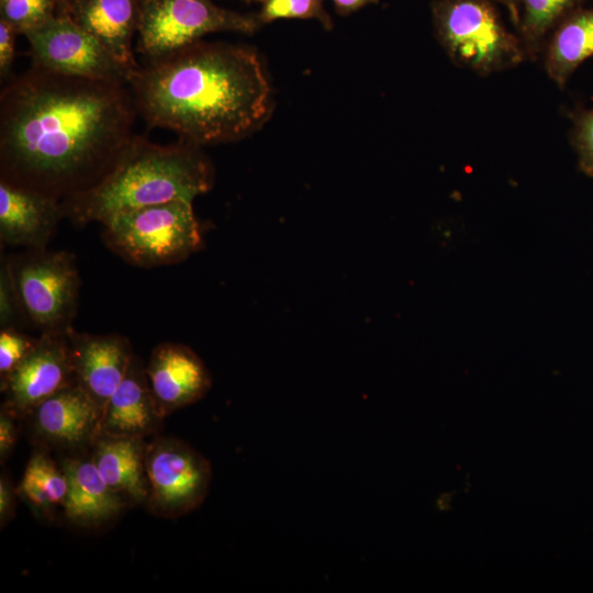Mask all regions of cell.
I'll use <instances>...</instances> for the list:
<instances>
[{
	"label": "cell",
	"instance_id": "1",
	"mask_svg": "<svg viewBox=\"0 0 593 593\" xmlns=\"http://www.w3.org/2000/svg\"><path fill=\"white\" fill-rule=\"evenodd\" d=\"M137 115L125 85L30 67L0 94V180L63 201L116 165Z\"/></svg>",
	"mask_w": 593,
	"mask_h": 593
},
{
	"label": "cell",
	"instance_id": "2",
	"mask_svg": "<svg viewBox=\"0 0 593 593\" xmlns=\"http://www.w3.org/2000/svg\"><path fill=\"white\" fill-rule=\"evenodd\" d=\"M128 86L137 115L149 127L200 147L243 139L271 111L264 65L244 45L200 40L145 61Z\"/></svg>",
	"mask_w": 593,
	"mask_h": 593
},
{
	"label": "cell",
	"instance_id": "3",
	"mask_svg": "<svg viewBox=\"0 0 593 593\" xmlns=\"http://www.w3.org/2000/svg\"><path fill=\"white\" fill-rule=\"evenodd\" d=\"M214 167L200 146L170 145L133 135L114 168L94 187L60 201L64 219L76 226L104 224L134 209L193 200L211 190Z\"/></svg>",
	"mask_w": 593,
	"mask_h": 593
},
{
	"label": "cell",
	"instance_id": "4",
	"mask_svg": "<svg viewBox=\"0 0 593 593\" xmlns=\"http://www.w3.org/2000/svg\"><path fill=\"white\" fill-rule=\"evenodd\" d=\"M102 225L104 245L125 262L142 268L182 262L204 246L201 225L188 200L126 211Z\"/></svg>",
	"mask_w": 593,
	"mask_h": 593
},
{
	"label": "cell",
	"instance_id": "5",
	"mask_svg": "<svg viewBox=\"0 0 593 593\" xmlns=\"http://www.w3.org/2000/svg\"><path fill=\"white\" fill-rule=\"evenodd\" d=\"M24 326L66 334L79 304L81 279L75 254L47 248L7 256Z\"/></svg>",
	"mask_w": 593,
	"mask_h": 593
},
{
	"label": "cell",
	"instance_id": "6",
	"mask_svg": "<svg viewBox=\"0 0 593 593\" xmlns=\"http://www.w3.org/2000/svg\"><path fill=\"white\" fill-rule=\"evenodd\" d=\"M433 18L439 43L458 66L488 75L525 57L518 38L486 0H438Z\"/></svg>",
	"mask_w": 593,
	"mask_h": 593
},
{
	"label": "cell",
	"instance_id": "7",
	"mask_svg": "<svg viewBox=\"0 0 593 593\" xmlns=\"http://www.w3.org/2000/svg\"><path fill=\"white\" fill-rule=\"evenodd\" d=\"M261 22L212 0H141L137 52L145 61L177 52L217 32L251 35Z\"/></svg>",
	"mask_w": 593,
	"mask_h": 593
},
{
	"label": "cell",
	"instance_id": "8",
	"mask_svg": "<svg viewBox=\"0 0 593 593\" xmlns=\"http://www.w3.org/2000/svg\"><path fill=\"white\" fill-rule=\"evenodd\" d=\"M145 471L146 508L164 518H177L198 508L212 479L209 460L175 437L158 436L147 443Z\"/></svg>",
	"mask_w": 593,
	"mask_h": 593
},
{
	"label": "cell",
	"instance_id": "9",
	"mask_svg": "<svg viewBox=\"0 0 593 593\" xmlns=\"http://www.w3.org/2000/svg\"><path fill=\"white\" fill-rule=\"evenodd\" d=\"M32 67L67 76L128 85L137 70L120 63L68 14L27 31Z\"/></svg>",
	"mask_w": 593,
	"mask_h": 593
},
{
	"label": "cell",
	"instance_id": "10",
	"mask_svg": "<svg viewBox=\"0 0 593 593\" xmlns=\"http://www.w3.org/2000/svg\"><path fill=\"white\" fill-rule=\"evenodd\" d=\"M76 384L68 333L40 334L33 350L0 384L5 407L23 422L43 401Z\"/></svg>",
	"mask_w": 593,
	"mask_h": 593
},
{
	"label": "cell",
	"instance_id": "11",
	"mask_svg": "<svg viewBox=\"0 0 593 593\" xmlns=\"http://www.w3.org/2000/svg\"><path fill=\"white\" fill-rule=\"evenodd\" d=\"M102 412L77 384L38 404L23 421L34 443L65 456L85 455L100 434Z\"/></svg>",
	"mask_w": 593,
	"mask_h": 593
},
{
	"label": "cell",
	"instance_id": "12",
	"mask_svg": "<svg viewBox=\"0 0 593 593\" xmlns=\"http://www.w3.org/2000/svg\"><path fill=\"white\" fill-rule=\"evenodd\" d=\"M145 371L163 417L200 401L212 385L211 374L201 358L183 344L157 345Z\"/></svg>",
	"mask_w": 593,
	"mask_h": 593
},
{
	"label": "cell",
	"instance_id": "13",
	"mask_svg": "<svg viewBox=\"0 0 593 593\" xmlns=\"http://www.w3.org/2000/svg\"><path fill=\"white\" fill-rule=\"evenodd\" d=\"M76 384L103 411L134 358L130 340L119 334L68 332Z\"/></svg>",
	"mask_w": 593,
	"mask_h": 593
},
{
	"label": "cell",
	"instance_id": "14",
	"mask_svg": "<svg viewBox=\"0 0 593 593\" xmlns=\"http://www.w3.org/2000/svg\"><path fill=\"white\" fill-rule=\"evenodd\" d=\"M61 219L60 201L0 180L1 246L47 248Z\"/></svg>",
	"mask_w": 593,
	"mask_h": 593
},
{
	"label": "cell",
	"instance_id": "15",
	"mask_svg": "<svg viewBox=\"0 0 593 593\" xmlns=\"http://www.w3.org/2000/svg\"><path fill=\"white\" fill-rule=\"evenodd\" d=\"M164 418L152 393L145 367L134 356L126 376L102 411L100 433L146 439L159 430Z\"/></svg>",
	"mask_w": 593,
	"mask_h": 593
},
{
	"label": "cell",
	"instance_id": "16",
	"mask_svg": "<svg viewBox=\"0 0 593 593\" xmlns=\"http://www.w3.org/2000/svg\"><path fill=\"white\" fill-rule=\"evenodd\" d=\"M60 466L68 479L61 508L70 523L81 527L101 526L115 518L128 504L107 484L91 457L65 456Z\"/></svg>",
	"mask_w": 593,
	"mask_h": 593
},
{
	"label": "cell",
	"instance_id": "17",
	"mask_svg": "<svg viewBox=\"0 0 593 593\" xmlns=\"http://www.w3.org/2000/svg\"><path fill=\"white\" fill-rule=\"evenodd\" d=\"M139 4L141 0H72L67 14L120 63L136 70L141 65L132 41L138 27Z\"/></svg>",
	"mask_w": 593,
	"mask_h": 593
},
{
	"label": "cell",
	"instance_id": "18",
	"mask_svg": "<svg viewBox=\"0 0 593 593\" xmlns=\"http://www.w3.org/2000/svg\"><path fill=\"white\" fill-rule=\"evenodd\" d=\"M147 443L144 438L100 433L91 448V459L99 473L127 503L145 504L147 499Z\"/></svg>",
	"mask_w": 593,
	"mask_h": 593
},
{
	"label": "cell",
	"instance_id": "19",
	"mask_svg": "<svg viewBox=\"0 0 593 593\" xmlns=\"http://www.w3.org/2000/svg\"><path fill=\"white\" fill-rule=\"evenodd\" d=\"M16 492L31 508L48 515L57 506H63L68 479L60 463L57 465L46 449L38 447L24 468Z\"/></svg>",
	"mask_w": 593,
	"mask_h": 593
},
{
	"label": "cell",
	"instance_id": "20",
	"mask_svg": "<svg viewBox=\"0 0 593 593\" xmlns=\"http://www.w3.org/2000/svg\"><path fill=\"white\" fill-rule=\"evenodd\" d=\"M593 55V12L577 14L553 34L545 59L548 75L563 85L569 75Z\"/></svg>",
	"mask_w": 593,
	"mask_h": 593
},
{
	"label": "cell",
	"instance_id": "21",
	"mask_svg": "<svg viewBox=\"0 0 593 593\" xmlns=\"http://www.w3.org/2000/svg\"><path fill=\"white\" fill-rule=\"evenodd\" d=\"M522 2L524 8L522 32L527 45L525 52L535 55L545 34L573 0H522Z\"/></svg>",
	"mask_w": 593,
	"mask_h": 593
},
{
	"label": "cell",
	"instance_id": "22",
	"mask_svg": "<svg viewBox=\"0 0 593 593\" xmlns=\"http://www.w3.org/2000/svg\"><path fill=\"white\" fill-rule=\"evenodd\" d=\"M56 11V0H0V19L23 35L47 22Z\"/></svg>",
	"mask_w": 593,
	"mask_h": 593
},
{
	"label": "cell",
	"instance_id": "23",
	"mask_svg": "<svg viewBox=\"0 0 593 593\" xmlns=\"http://www.w3.org/2000/svg\"><path fill=\"white\" fill-rule=\"evenodd\" d=\"M257 15L261 24L278 19H315L325 30L333 29V20L323 0H265Z\"/></svg>",
	"mask_w": 593,
	"mask_h": 593
},
{
	"label": "cell",
	"instance_id": "24",
	"mask_svg": "<svg viewBox=\"0 0 593 593\" xmlns=\"http://www.w3.org/2000/svg\"><path fill=\"white\" fill-rule=\"evenodd\" d=\"M38 337L30 336L21 328L0 329V384H2L25 357L33 350Z\"/></svg>",
	"mask_w": 593,
	"mask_h": 593
},
{
	"label": "cell",
	"instance_id": "25",
	"mask_svg": "<svg viewBox=\"0 0 593 593\" xmlns=\"http://www.w3.org/2000/svg\"><path fill=\"white\" fill-rule=\"evenodd\" d=\"M24 326L20 311L16 291L11 277L7 256L1 253L0 258V327Z\"/></svg>",
	"mask_w": 593,
	"mask_h": 593
},
{
	"label": "cell",
	"instance_id": "26",
	"mask_svg": "<svg viewBox=\"0 0 593 593\" xmlns=\"http://www.w3.org/2000/svg\"><path fill=\"white\" fill-rule=\"evenodd\" d=\"M575 143L582 169L593 176V112L585 114L579 122Z\"/></svg>",
	"mask_w": 593,
	"mask_h": 593
},
{
	"label": "cell",
	"instance_id": "27",
	"mask_svg": "<svg viewBox=\"0 0 593 593\" xmlns=\"http://www.w3.org/2000/svg\"><path fill=\"white\" fill-rule=\"evenodd\" d=\"M18 35V31L11 24L0 19V78L2 82L11 79Z\"/></svg>",
	"mask_w": 593,
	"mask_h": 593
},
{
	"label": "cell",
	"instance_id": "28",
	"mask_svg": "<svg viewBox=\"0 0 593 593\" xmlns=\"http://www.w3.org/2000/svg\"><path fill=\"white\" fill-rule=\"evenodd\" d=\"M21 421L5 407L0 410V461L3 463L12 454L19 434L18 424Z\"/></svg>",
	"mask_w": 593,
	"mask_h": 593
},
{
	"label": "cell",
	"instance_id": "29",
	"mask_svg": "<svg viewBox=\"0 0 593 593\" xmlns=\"http://www.w3.org/2000/svg\"><path fill=\"white\" fill-rule=\"evenodd\" d=\"M16 486H13L7 473L0 477V527L3 528L14 517L16 508Z\"/></svg>",
	"mask_w": 593,
	"mask_h": 593
},
{
	"label": "cell",
	"instance_id": "30",
	"mask_svg": "<svg viewBox=\"0 0 593 593\" xmlns=\"http://www.w3.org/2000/svg\"><path fill=\"white\" fill-rule=\"evenodd\" d=\"M337 13L342 15H348L355 11H358L362 7L376 3L379 0H332Z\"/></svg>",
	"mask_w": 593,
	"mask_h": 593
},
{
	"label": "cell",
	"instance_id": "31",
	"mask_svg": "<svg viewBox=\"0 0 593 593\" xmlns=\"http://www.w3.org/2000/svg\"><path fill=\"white\" fill-rule=\"evenodd\" d=\"M56 2H57L56 14H67L72 0H56Z\"/></svg>",
	"mask_w": 593,
	"mask_h": 593
},
{
	"label": "cell",
	"instance_id": "32",
	"mask_svg": "<svg viewBox=\"0 0 593 593\" xmlns=\"http://www.w3.org/2000/svg\"><path fill=\"white\" fill-rule=\"evenodd\" d=\"M502 1L504 4H506L508 7V9L511 10V14L513 15L514 19H517V9L515 7V3H516V0H500Z\"/></svg>",
	"mask_w": 593,
	"mask_h": 593
},
{
	"label": "cell",
	"instance_id": "33",
	"mask_svg": "<svg viewBox=\"0 0 593 593\" xmlns=\"http://www.w3.org/2000/svg\"><path fill=\"white\" fill-rule=\"evenodd\" d=\"M240 1H245L247 3H250V2H264L265 0H240Z\"/></svg>",
	"mask_w": 593,
	"mask_h": 593
}]
</instances>
